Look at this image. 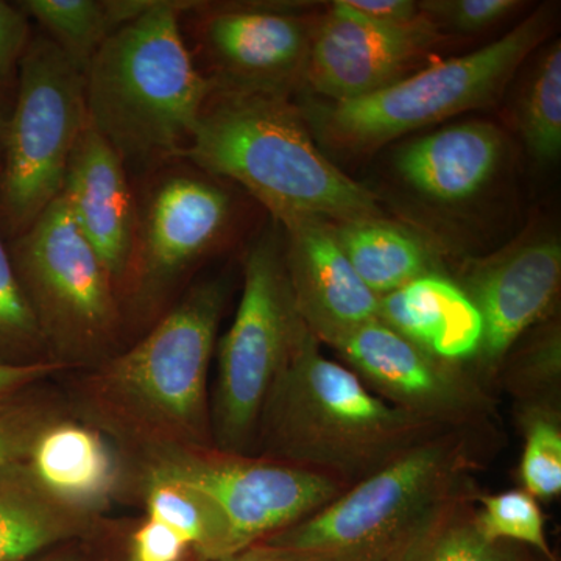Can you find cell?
Returning a JSON list of instances; mask_svg holds the SVG:
<instances>
[{
    "label": "cell",
    "mask_w": 561,
    "mask_h": 561,
    "mask_svg": "<svg viewBox=\"0 0 561 561\" xmlns=\"http://www.w3.org/2000/svg\"><path fill=\"white\" fill-rule=\"evenodd\" d=\"M330 346L373 393L443 431L479 430L496 413L481 379L431 356L379 319L353 328Z\"/></svg>",
    "instance_id": "cell-12"
},
{
    "label": "cell",
    "mask_w": 561,
    "mask_h": 561,
    "mask_svg": "<svg viewBox=\"0 0 561 561\" xmlns=\"http://www.w3.org/2000/svg\"><path fill=\"white\" fill-rule=\"evenodd\" d=\"M472 430L446 431L262 540L290 561H393L457 497L470 493Z\"/></svg>",
    "instance_id": "cell-5"
},
{
    "label": "cell",
    "mask_w": 561,
    "mask_h": 561,
    "mask_svg": "<svg viewBox=\"0 0 561 561\" xmlns=\"http://www.w3.org/2000/svg\"><path fill=\"white\" fill-rule=\"evenodd\" d=\"M130 542L139 561H186L191 553L190 545L175 530L149 516L131 524Z\"/></svg>",
    "instance_id": "cell-34"
},
{
    "label": "cell",
    "mask_w": 561,
    "mask_h": 561,
    "mask_svg": "<svg viewBox=\"0 0 561 561\" xmlns=\"http://www.w3.org/2000/svg\"><path fill=\"white\" fill-rule=\"evenodd\" d=\"M55 364L0 236V365ZM58 365V364H57Z\"/></svg>",
    "instance_id": "cell-29"
},
{
    "label": "cell",
    "mask_w": 561,
    "mask_h": 561,
    "mask_svg": "<svg viewBox=\"0 0 561 561\" xmlns=\"http://www.w3.org/2000/svg\"><path fill=\"white\" fill-rule=\"evenodd\" d=\"M83 72L35 32L22 60L0 164L5 243L27 231L61 194L70 153L88 124Z\"/></svg>",
    "instance_id": "cell-9"
},
{
    "label": "cell",
    "mask_w": 561,
    "mask_h": 561,
    "mask_svg": "<svg viewBox=\"0 0 561 561\" xmlns=\"http://www.w3.org/2000/svg\"><path fill=\"white\" fill-rule=\"evenodd\" d=\"M502 386L516 400V409L560 408L561 332L549 323L518 356L502 365ZM497 373V375H500Z\"/></svg>",
    "instance_id": "cell-28"
},
{
    "label": "cell",
    "mask_w": 561,
    "mask_h": 561,
    "mask_svg": "<svg viewBox=\"0 0 561 561\" xmlns=\"http://www.w3.org/2000/svg\"><path fill=\"white\" fill-rule=\"evenodd\" d=\"M14 92L0 88V164H2L3 146L9 130L11 114H13Z\"/></svg>",
    "instance_id": "cell-40"
},
{
    "label": "cell",
    "mask_w": 561,
    "mask_h": 561,
    "mask_svg": "<svg viewBox=\"0 0 561 561\" xmlns=\"http://www.w3.org/2000/svg\"><path fill=\"white\" fill-rule=\"evenodd\" d=\"M33 35L31 18L20 3L0 0V88L16 92L22 60Z\"/></svg>",
    "instance_id": "cell-33"
},
{
    "label": "cell",
    "mask_w": 561,
    "mask_h": 561,
    "mask_svg": "<svg viewBox=\"0 0 561 561\" xmlns=\"http://www.w3.org/2000/svg\"><path fill=\"white\" fill-rule=\"evenodd\" d=\"M135 241L117 287L125 334L149 331L175 305L197 265L219 245L232 213L230 194L186 161L144 176Z\"/></svg>",
    "instance_id": "cell-8"
},
{
    "label": "cell",
    "mask_w": 561,
    "mask_h": 561,
    "mask_svg": "<svg viewBox=\"0 0 561 561\" xmlns=\"http://www.w3.org/2000/svg\"><path fill=\"white\" fill-rule=\"evenodd\" d=\"M519 127L531 158L552 164L561 151V46L553 43L545 51L526 92L519 111Z\"/></svg>",
    "instance_id": "cell-27"
},
{
    "label": "cell",
    "mask_w": 561,
    "mask_h": 561,
    "mask_svg": "<svg viewBox=\"0 0 561 561\" xmlns=\"http://www.w3.org/2000/svg\"><path fill=\"white\" fill-rule=\"evenodd\" d=\"M181 161L234 181L283 227L381 217L376 195L321 153L286 92L214 84Z\"/></svg>",
    "instance_id": "cell-2"
},
{
    "label": "cell",
    "mask_w": 561,
    "mask_h": 561,
    "mask_svg": "<svg viewBox=\"0 0 561 561\" xmlns=\"http://www.w3.org/2000/svg\"><path fill=\"white\" fill-rule=\"evenodd\" d=\"M502 158V136L489 122H463L416 139L398 153L402 179L438 202L468 201L489 183Z\"/></svg>",
    "instance_id": "cell-19"
},
{
    "label": "cell",
    "mask_w": 561,
    "mask_h": 561,
    "mask_svg": "<svg viewBox=\"0 0 561 561\" xmlns=\"http://www.w3.org/2000/svg\"><path fill=\"white\" fill-rule=\"evenodd\" d=\"M332 228L351 267L376 297L435 273L430 249L381 217L332 224Z\"/></svg>",
    "instance_id": "cell-22"
},
{
    "label": "cell",
    "mask_w": 561,
    "mask_h": 561,
    "mask_svg": "<svg viewBox=\"0 0 561 561\" xmlns=\"http://www.w3.org/2000/svg\"><path fill=\"white\" fill-rule=\"evenodd\" d=\"M476 523L490 541L523 545L546 561H556L540 504L523 489L496 494H474Z\"/></svg>",
    "instance_id": "cell-31"
},
{
    "label": "cell",
    "mask_w": 561,
    "mask_h": 561,
    "mask_svg": "<svg viewBox=\"0 0 561 561\" xmlns=\"http://www.w3.org/2000/svg\"><path fill=\"white\" fill-rule=\"evenodd\" d=\"M21 561H87L83 540L65 542Z\"/></svg>",
    "instance_id": "cell-39"
},
{
    "label": "cell",
    "mask_w": 561,
    "mask_h": 561,
    "mask_svg": "<svg viewBox=\"0 0 561 561\" xmlns=\"http://www.w3.org/2000/svg\"><path fill=\"white\" fill-rule=\"evenodd\" d=\"M519 3L515 0H431L419 2L420 11L437 24L454 31L479 32L508 16Z\"/></svg>",
    "instance_id": "cell-32"
},
{
    "label": "cell",
    "mask_w": 561,
    "mask_h": 561,
    "mask_svg": "<svg viewBox=\"0 0 561 561\" xmlns=\"http://www.w3.org/2000/svg\"><path fill=\"white\" fill-rule=\"evenodd\" d=\"M7 250L55 364L90 370L119 353L116 284L61 195Z\"/></svg>",
    "instance_id": "cell-6"
},
{
    "label": "cell",
    "mask_w": 561,
    "mask_h": 561,
    "mask_svg": "<svg viewBox=\"0 0 561 561\" xmlns=\"http://www.w3.org/2000/svg\"><path fill=\"white\" fill-rule=\"evenodd\" d=\"M198 41L216 87L287 92L302 76L311 35L305 22L278 11L225 9L198 16Z\"/></svg>",
    "instance_id": "cell-15"
},
{
    "label": "cell",
    "mask_w": 561,
    "mask_h": 561,
    "mask_svg": "<svg viewBox=\"0 0 561 561\" xmlns=\"http://www.w3.org/2000/svg\"><path fill=\"white\" fill-rule=\"evenodd\" d=\"M60 195L117 291L130 261L138 201L124 161L90 122L70 153Z\"/></svg>",
    "instance_id": "cell-17"
},
{
    "label": "cell",
    "mask_w": 561,
    "mask_h": 561,
    "mask_svg": "<svg viewBox=\"0 0 561 561\" xmlns=\"http://www.w3.org/2000/svg\"><path fill=\"white\" fill-rule=\"evenodd\" d=\"M44 382L0 391V467L28 461L41 435L68 419L61 398Z\"/></svg>",
    "instance_id": "cell-26"
},
{
    "label": "cell",
    "mask_w": 561,
    "mask_h": 561,
    "mask_svg": "<svg viewBox=\"0 0 561 561\" xmlns=\"http://www.w3.org/2000/svg\"><path fill=\"white\" fill-rule=\"evenodd\" d=\"M186 561H290L284 553L276 551V549L268 548V546L256 542V545L249 546L242 551L232 552L230 556L220 557V559L202 560L197 557H187Z\"/></svg>",
    "instance_id": "cell-38"
},
{
    "label": "cell",
    "mask_w": 561,
    "mask_h": 561,
    "mask_svg": "<svg viewBox=\"0 0 561 561\" xmlns=\"http://www.w3.org/2000/svg\"><path fill=\"white\" fill-rule=\"evenodd\" d=\"M551 18L535 11L502 38L463 57L412 73L357 101L308 103L300 110L308 127L335 149L367 151L486 105L545 39Z\"/></svg>",
    "instance_id": "cell-7"
},
{
    "label": "cell",
    "mask_w": 561,
    "mask_h": 561,
    "mask_svg": "<svg viewBox=\"0 0 561 561\" xmlns=\"http://www.w3.org/2000/svg\"><path fill=\"white\" fill-rule=\"evenodd\" d=\"M41 482L73 507L102 516L119 493V457L101 431L70 419L51 424L28 459Z\"/></svg>",
    "instance_id": "cell-20"
},
{
    "label": "cell",
    "mask_w": 561,
    "mask_h": 561,
    "mask_svg": "<svg viewBox=\"0 0 561 561\" xmlns=\"http://www.w3.org/2000/svg\"><path fill=\"white\" fill-rule=\"evenodd\" d=\"M561 245L535 238L471 267L459 284L483 321L479 379L497 376L519 337L551 313L560 294Z\"/></svg>",
    "instance_id": "cell-14"
},
{
    "label": "cell",
    "mask_w": 561,
    "mask_h": 561,
    "mask_svg": "<svg viewBox=\"0 0 561 561\" xmlns=\"http://www.w3.org/2000/svg\"><path fill=\"white\" fill-rule=\"evenodd\" d=\"M195 5L149 0L84 68L88 122L142 179L181 160L214 88L181 32Z\"/></svg>",
    "instance_id": "cell-3"
},
{
    "label": "cell",
    "mask_w": 561,
    "mask_h": 561,
    "mask_svg": "<svg viewBox=\"0 0 561 561\" xmlns=\"http://www.w3.org/2000/svg\"><path fill=\"white\" fill-rule=\"evenodd\" d=\"M320 345L302 323L262 411L254 443L262 459L348 489L446 432L383 401L356 373L328 359Z\"/></svg>",
    "instance_id": "cell-4"
},
{
    "label": "cell",
    "mask_w": 561,
    "mask_h": 561,
    "mask_svg": "<svg viewBox=\"0 0 561 561\" xmlns=\"http://www.w3.org/2000/svg\"><path fill=\"white\" fill-rule=\"evenodd\" d=\"M284 247L295 308L320 343L379 319V297L364 283L334 234L331 221L308 217L284 225Z\"/></svg>",
    "instance_id": "cell-16"
},
{
    "label": "cell",
    "mask_w": 561,
    "mask_h": 561,
    "mask_svg": "<svg viewBox=\"0 0 561 561\" xmlns=\"http://www.w3.org/2000/svg\"><path fill=\"white\" fill-rule=\"evenodd\" d=\"M379 320L449 364L476 359L481 350V312L459 284L437 272L379 298Z\"/></svg>",
    "instance_id": "cell-18"
},
{
    "label": "cell",
    "mask_w": 561,
    "mask_h": 561,
    "mask_svg": "<svg viewBox=\"0 0 561 561\" xmlns=\"http://www.w3.org/2000/svg\"><path fill=\"white\" fill-rule=\"evenodd\" d=\"M438 32L424 14L409 24H379L334 2L311 36L302 77L332 102L357 101L405 79L440 43Z\"/></svg>",
    "instance_id": "cell-13"
},
{
    "label": "cell",
    "mask_w": 561,
    "mask_h": 561,
    "mask_svg": "<svg viewBox=\"0 0 561 561\" xmlns=\"http://www.w3.org/2000/svg\"><path fill=\"white\" fill-rule=\"evenodd\" d=\"M225 300L224 280L195 284L135 345L90 368L77 387L87 424L139 457L213 446L208 375Z\"/></svg>",
    "instance_id": "cell-1"
},
{
    "label": "cell",
    "mask_w": 561,
    "mask_h": 561,
    "mask_svg": "<svg viewBox=\"0 0 561 561\" xmlns=\"http://www.w3.org/2000/svg\"><path fill=\"white\" fill-rule=\"evenodd\" d=\"M393 561H527L516 545L490 541L476 523L474 493L463 494L437 516Z\"/></svg>",
    "instance_id": "cell-25"
},
{
    "label": "cell",
    "mask_w": 561,
    "mask_h": 561,
    "mask_svg": "<svg viewBox=\"0 0 561 561\" xmlns=\"http://www.w3.org/2000/svg\"><path fill=\"white\" fill-rule=\"evenodd\" d=\"M87 561H139L130 542V526L101 522L83 538Z\"/></svg>",
    "instance_id": "cell-35"
},
{
    "label": "cell",
    "mask_w": 561,
    "mask_h": 561,
    "mask_svg": "<svg viewBox=\"0 0 561 561\" xmlns=\"http://www.w3.org/2000/svg\"><path fill=\"white\" fill-rule=\"evenodd\" d=\"M339 3L353 13L379 24H409L423 16L419 2L412 0H339Z\"/></svg>",
    "instance_id": "cell-36"
},
{
    "label": "cell",
    "mask_w": 561,
    "mask_h": 561,
    "mask_svg": "<svg viewBox=\"0 0 561 561\" xmlns=\"http://www.w3.org/2000/svg\"><path fill=\"white\" fill-rule=\"evenodd\" d=\"M284 245L268 232L247 254L238 312L217 350L210 409L213 448L251 456L273 383L300 331Z\"/></svg>",
    "instance_id": "cell-10"
},
{
    "label": "cell",
    "mask_w": 561,
    "mask_h": 561,
    "mask_svg": "<svg viewBox=\"0 0 561 561\" xmlns=\"http://www.w3.org/2000/svg\"><path fill=\"white\" fill-rule=\"evenodd\" d=\"M101 519L51 493L28 461L0 467V561L83 540Z\"/></svg>",
    "instance_id": "cell-21"
},
{
    "label": "cell",
    "mask_w": 561,
    "mask_h": 561,
    "mask_svg": "<svg viewBox=\"0 0 561 561\" xmlns=\"http://www.w3.org/2000/svg\"><path fill=\"white\" fill-rule=\"evenodd\" d=\"M20 7L70 60L84 70L95 51L122 25L139 16L149 0H22Z\"/></svg>",
    "instance_id": "cell-23"
},
{
    "label": "cell",
    "mask_w": 561,
    "mask_h": 561,
    "mask_svg": "<svg viewBox=\"0 0 561 561\" xmlns=\"http://www.w3.org/2000/svg\"><path fill=\"white\" fill-rule=\"evenodd\" d=\"M524 437L519 481L537 501H552L561 493V409H518Z\"/></svg>",
    "instance_id": "cell-30"
},
{
    "label": "cell",
    "mask_w": 561,
    "mask_h": 561,
    "mask_svg": "<svg viewBox=\"0 0 561 561\" xmlns=\"http://www.w3.org/2000/svg\"><path fill=\"white\" fill-rule=\"evenodd\" d=\"M140 470L180 479L210 497L227 523L231 553L302 522L346 490L317 472L213 446L144 454Z\"/></svg>",
    "instance_id": "cell-11"
},
{
    "label": "cell",
    "mask_w": 561,
    "mask_h": 561,
    "mask_svg": "<svg viewBox=\"0 0 561 561\" xmlns=\"http://www.w3.org/2000/svg\"><path fill=\"white\" fill-rule=\"evenodd\" d=\"M147 516L171 527L190 545L192 556L202 560L230 556V534L224 516L203 491L191 483L140 471Z\"/></svg>",
    "instance_id": "cell-24"
},
{
    "label": "cell",
    "mask_w": 561,
    "mask_h": 561,
    "mask_svg": "<svg viewBox=\"0 0 561 561\" xmlns=\"http://www.w3.org/2000/svg\"><path fill=\"white\" fill-rule=\"evenodd\" d=\"M58 371H62V368L57 364L32 365V367H2L0 365V391L47 381Z\"/></svg>",
    "instance_id": "cell-37"
}]
</instances>
